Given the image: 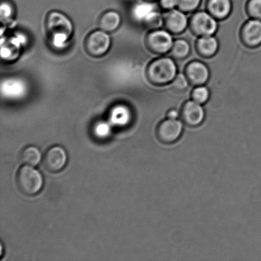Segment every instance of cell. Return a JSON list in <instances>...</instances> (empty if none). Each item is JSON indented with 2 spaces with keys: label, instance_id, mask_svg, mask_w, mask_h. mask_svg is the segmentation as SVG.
Here are the masks:
<instances>
[{
  "label": "cell",
  "instance_id": "obj_28",
  "mask_svg": "<svg viewBox=\"0 0 261 261\" xmlns=\"http://www.w3.org/2000/svg\"><path fill=\"white\" fill-rule=\"evenodd\" d=\"M173 84L175 88L179 89H184L188 87V83L185 76L181 75V74H179L174 81Z\"/></svg>",
  "mask_w": 261,
  "mask_h": 261
},
{
  "label": "cell",
  "instance_id": "obj_1",
  "mask_svg": "<svg viewBox=\"0 0 261 261\" xmlns=\"http://www.w3.org/2000/svg\"><path fill=\"white\" fill-rule=\"evenodd\" d=\"M46 34L56 48H61L66 44L72 35V22L63 13L58 11L48 12L45 20Z\"/></svg>",
  "mask_w": 261,
  "mask_h": 261
},
{
  "label": "cell",
  "instance_id": "obj_30",
  "mask_svg": "<svg viewBox=\"0 0 261 261\" xmlns=\"http://www.w3.org/2000/svg\"><path fill=\"white\" fill-rule=\"evenodd\" d=\"M178 116V112L175 111V110H172V111L169 112L168 113V119H176Z\"/></svg>",
  "mask_w": 261,
  "mask_h": 261
},
{
  "label": "cell",
  "instance_id": "obj_14",
  "mask_svg": "<svg viewBox=\"0 0 261 261\" xmlns=\"http://www.w3.org/2000/svg\"><path fill=\"white\" fill-rule=\"evenodd\" d=\"M166 23L171 31L180 33L186 29L188 19L182 12L178 10H172L166 17Z\"/></svg>",
  "mask_w": 261,
  "mask_h": 261
},
{
  "label": "cell",
  "instance_id": "obj_2",
  "mask_svg": "<svg viewBox=\"0 0 261 261\" xmlns=\"http://www.w3.org/2000/svg\"><path fill=\"white\" fill-rule=\"evenodd\" d=\"M17 188L25 196H32L42 190L43 178L40 171L32 166H23L15 176Z\"/></svg>",
  "mask_w": 261,
  "mask_h": 261
},
{
  "label": "cell",
  "instance_id": "obj_24",
  "mask_svg": "<svg viewBox=\"0 0 261 261\" xmlns=\"http://www.w3.org/2000/svg\"><path fill=\"white\" fill-rule=\"evenodd\" d=\"M209 97V91L208 89L204 87H200L194 90L193 98L194 101L199 103H203L208 99Z\"/></svg>",
  "mask_w": 261,
  "mask_h": 261
},
{
  "label": "cell",
  "instance_id": "obj_7",
  "mask_svg": "<svg viewBox=\"0 0 261 261\" xmlns=\"http://www.w3.org/2000/svg\"><path fill=\"white\" fill-rule=\"evenodd\" d=\"M193 23L194 30L203 36H211L217 30L216 20L205 12L197 14L194 17Z\"/></svg>",
  "mask_w": 261,
  "mask_h": 261
},
{
  "label": "cell",
  "instance_id": "obj_13",
  "mask_svg": "<svg viewBox=\"0 0 261 261\" xmlns=\"http://www.w3.org/2000/svg\"><path fill=\"white\" fill-rule=\"evenodd\" d=\"M109 118L112 124L116 126H123L129 122L130 112L127 107L118 105L111 109Z\"/></svg>",
  "mask_w": 261,
  "mask_h": 261
},
{
  "label": "cell",
  "instance_id": "obj_23",
  "mask_svg": "<svg viewBox=\"0 0 261 261\" xmlns=\"http://www.w3.org/2000/svg\"><path fill=\"white\" fill-rule=\"evenodd\" d=\"M2 21H8L14 14V7L7 1H2L1 4Z\"/></svg>",
  "mask_w": 261,
  "mask_h": 261
},
{
  "label": "cell",
  "instance_id": "obj_8",
  "mask_svg": "<svg viewBox=\"0 0 261 261\" xmlns=\"http://www.w3.org/2000/svg\"><path fill=\"white\" fill-rule=\"evenodd\" d=\"M204 110L200 103L195 101H189L184 107L183 118L189 126H197L203 121Z\"/></svg>",
  "mask_w": 261,
  "mask_h": 261
},
{
  "label": "cell",
  "instance_id": "obj_11",
  "mask_svg": "<svg viewBox=\"0 0 261 261\" xmlns=\"http://www.w3.org/2000/svg\"><path fill=\"white\" fill-rule=\"evenodd\" d=\"M25 84L18 79H10L2 83V94L7 98H18L24 95Z\"/></svg>",
  "mask_w": 261,
  "mask_h": 261
},
{
  "label": "cell",
  "instance_id": "obj_25",
  "mask_svg": "<svg viewBox=\"0 0 261 261\" xmlns=\"http://www.w3.org/2000/svg\"><path fill=\"white\" fill-rule=\"evenodd\" d=\"M249 10L252 16L261 20V0H251L249 4Z\"/></svg>",
  "mask_w": 261,
  "mask_h": 261
},
{
  "label": "cell",
  "instance_id": "obj_15",
  "mask_svg": "<svg viewBox=\"0 0 261 261\" xmlns=\"http://www.w3.org/2000/svg\"><path fill=\"white\" fill-rule=\"evenodd\" d=\"M188 75L194 83L201 84L208 80L209 71L203 63L195 62L191 64L189 66Z\"/></svg>",
  "mask_w": 261,
  "mask_h": 261
},
{
  "label": "cell",
  "instance_id": "obj_3",
  "mask_svg": "<svg viewBox=\"0 0 261 261\" xmlns=\"http://www.w3.org/2000/svg\"><path fill=\"white\" fill-rule=\"evenodd\" d=\"M111 44V38L101 30L89 33L84 43L87 55L93 58L103 57L108 53Z\"/></svg>",
  "mask_w": 261,
  "mask_h": 261
},
{
  "label": "cell",
  "instance_id": "obj_6",
  "mask_svg": "<svg viewBox=\"0 0 261 261\" xmlns=\"http://www.w3.org/2000/svg\"><path fill=\"white\" fill-rule=\"evenodd\" d=\"M68 161L66 151L60 146H55L46 151L42 159L43 168L49 172H59L65 167Z\"/></svg>",
  "mask_w": 261,
  "mask_h": 261
},
{
  "label": "cell",
  "instance_id": "obj_9",
  "mask_svg": "<svg viewBox=\"0 0 261 261\" xmlns=\"http://www.w3.org/2000/svg\"><path fill=\"white\" fill-rule=\"evenodd\" d=\"M148 42L153 50L160 53L167 52L173 45L172 37L165 31L152 33L148 38Z\"/></svg>",
  "mask_w": 261,
  "mask_h": 261
},
{
  "label": "cell",
  "instance_id": "obj_12",
  "mask_svg": "<svg viewBox=\"0 0 261 261\" xmlns=\"http://www.w3.org/2000/svg\"><path fill=\"white\" fill-rule=\"evenodd\" d=\"M244 37L246 42L252 46L261 43V21L260 20H251L244 29Z\"/></svg>",
  "mask_w": 261,
  "mask_h": 261
},
{
  "label": "cell",
  "instance_id": "obj_10",
  "mask_svg": "<svg viewBox=\"0 0 261 261\" xmlns=\"http://www.w3.org/2000/svg\"><path fill=\"white\" fill-rule=\"evenodd\" d=\"M121 22V15L114 10L103 13L99 17L98 24L100 30L107 33H112L118 29Z\"/></svg>",
  "mask_w": 261,
  "mask_h": 261
},
{
  "label": "cell",
  "instance_id": "obj_18",
  "mask_svg": "<svg viewBox=\"0 0 261 261\" xmlns=\"http://www.w3.org/2000/svg\"><path fill=\"white\" fill-rule=\"evenodd\" d=\"M155 11L154 5L143 2L136 5L133 10V15L136 19L145 21L148 16Z\"/></svg>",
  "mask_w": 261,
  "mask_h": 261
},
{
  "label": "cell",
  "instance_id": "obj_27",
  "mask_svg": "<svg viewBox=\"0 0 261 261\" xmlns=\"http://www.w3.org/2000/svg\"><path fill=\"white\" fill-rule=\"evenodd\" d=\"M146 23L151 27H158L160 25L161 22H162V17L159 13L153 12L152 14H151L147 19L145 20Z\"/></svg>",
  "mask_w": 261,
  "mask_h": 261
},
{
  "label": "cell",
  "instance_id": "obj_5",
  "mask_svg": "<svg viewBox=\"0 0 261 261\" xmlns=\"http://www.w3.org/2000/svg\"><path fill=\"white\" fill-rule=\"evenodd\" d=\"M183 132V125L176 119H168L161 122L156 129V137L165 144L176 142Z\"/></svg>",
  "mask_w": 261,
  "mask_h": 261
},
{
  "label": "cell",
  "instance_id": "obj_29",
  "mask_svg": "<svg viewBox=\"0 0 261 261\" xmlns=\"http://www.w3.org/2000/svg\"><path fill=\"white\" fill-rule=\"evenodd\" d=\"M161 4L166 9H171L178 5V0H161Z\"/></svg>",
  "mask_w": 261,
  "mask_h": 261
},
{
  "label": "cell",
  "instance_id": "obj_17",
  "mask_svg": "<svg viewBox=\"0 0 261 261\" xmlns=\"http://www.w3.org/2000/svg\"><path fill=\"white\" fill-rule=\"evenodd\" d=\"M212 14L218 17H224L229 14L231 3L229 0H211L209 5Z\"/></svg>",
  "mask_w": 261,
  "mask_h": 261
},
{
  "label": "cell",
  "instance_id": "obj_22",
  "mask_svg": "<svg viewBox=\"0 0 261 261\" xmlns=\"http://www.w3.org/2000/svg\"><path fill=\"white\" fill-rule=\"evenodd\" d=\"M109 125L103 121L98 122L94 125L93 132L96 137L105 138L110 133Z\"/></svg>",
  "mask_w": 261,
  "mask_h": 261
},
{
  "label": "cell",
  "instance_id": "obj_4",
  "mask_svg": "<svg viewBox=\"0 0 261 261\" xmlns=\"http://www.w3.org/2000/svg\"><path fill=\"white\" fill-rule=\"evenodd\" d=\"M148 73L151 80L155 83H169L175 78L176 65L171 59H161L150 65Z\"/></svg>",
  "mask_w": 261,
  "mask_h": 261
},
{
  "label": "cell",
  "instance_id": "obj_21",
  "mask_svg": "<svg viewBox=\"0 0 261 261\" xmlns=\"http://www.w3.org/2000/svg\"><path fill=\"white\" fill-rule=\"evenodd\" d=\"M190 47L188 43L184 40H177L173 45V55L177 58H184L188 55Z\"/></svg>",
  "mask_w": 261,
  "mask_h": 261
},
{
  "label": "cell",
  "instance_id": "obj_16",
  "mask_svg": "<svg viewBox=\"0 0 261 261\" xmlns=\"http://www.w3.org/2000/svg\"><path fill=\"white\" fill-rule=\"evenodd\" d=\"M20 159L25 165L35 166L42 160V153L37 147L35 146H29L21 151Z\"/></svg>",
  "mask_w": 261,
  "mask_h": 261
},
{
  "label": "cell",
  "instance_id": "obj_20",
  "mask_svg": "<svg viewBox=\"0 0 261 261\" xmlns=\"http://www.w3.org/2000/svg\"><path fill=\"white\" fill-rule=\"evenodd\" d=\"M20 48L11 40L2 44V58L5 60H14L19 55Z\"/></svg>",
  "mask_w": 261,
  "mask_h": 261
},
{
  "label": "cell",
  "instance_id": "obj_26",
  "mask_svg": "<svg viewBox=\"0 0 261 261\" xmlns=\"http://www.w3.org/2000/svg\"><path fill=\"white\" fill-rule=\"evenodd\" d=\"M200 0H178V6L186 11H191L196 9Z\"/></svg>",
  "mask_w": 261,
  "mask_h": 261
},
{
  "label": "cell",
  "instance_id": "obj_19",
  "mask_svg": "<svg viewBox=\"0 0 261 261\" xmlns=\"http://www.w3.org/2000/svg\"><path fill=\"white\" fill-rule=\"evenodd\" d=\"M199 49L206 56L213 55L218 48V42L216 38L211 36H203L199 40Z\"/></svg>",
  "mask_w": 261,
  "mask_h": 261
}]
</instances>
